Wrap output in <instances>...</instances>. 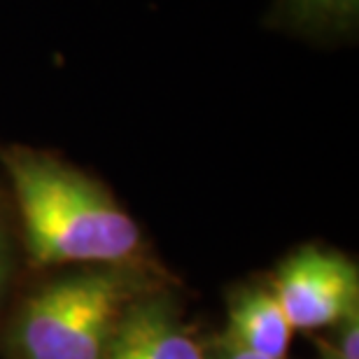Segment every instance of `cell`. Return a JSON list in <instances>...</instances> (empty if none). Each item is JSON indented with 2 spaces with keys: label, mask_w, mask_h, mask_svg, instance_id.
<instances>
[{
  "label": "cell",
  "mask_w": 359,
  "mask_h": 359,
  "mask_svg": "<svg viewBox=\"0 0 359 359\" xmlns=\"http://www.w3.org/2000/svg\"><path fill=\"white\" fill-rule=\"evenodd\" d=\"M38 264L126 266L140 252V226L103 184L42 149H0Z\"/></svg>",
  "instance_id": "cell-1"
},
{
  "label": "cell",
  "mask_w": 359,
  "mask_h": 359,
  "mask_svg": "<svg viewBox=\"0 0 359 359\" xmlns=\"http://www.w3.org/2000/svg\"><path fill=\"white\" fill-rule=\"evenodd\" d=\"M142 294L126 266H96L49 280L10 327L17 359H105L121 313Z\"/></svg>",
  "instance_id": "cell-2"
},
{
  "label": "cell",
  "mask_w": 359,
  "mask_h": 359,
  "mask_svg": "<svg viewBox=\"0 0 359 359\" xmlns=\"http://www.w3.org/2000/svg\"><path fill=\"white\" fill-rule=\"evenodd\" d=\"M271 290L292 329L334 327L359 308V271L336 250L304 245L280 264Z\"/></svg>",
  "instance_id": "cell-3"
},
{
  "label": "cell",
  "mask_w": 359,
  "mask_h": 359,
  "mask_svg": "<svg viewBox=\"0 0 359 359\" xmlns=\"http://www.w3.org/2000/svg\"><path fill=\"white\" fill-rule=\"evenodd\" d=\"M105 359H205L173 299L140 294L121 313Z\"/></svg>",
  "instance_id": "cell-4"
},
{
  "label": "cell",
  "mask_w": 359,
  "mask_h": 359,
  "mask_svg": "<svg viewBox=\"0 0 359 359\" xmlns=\"http://www.w3.org/2000/svg\"><path fill=\"white\" fill-rule=\"evenodd\" d=\"M224 336L236 346L264 359H285L292 327L271 287L252 285L233 294Z\"/></svg>",
  "instance_id": "cell-5"
},
{
  "label": "cell",
  "mask_w": 359,
  "mask_h": 359,
  "mask_svg": "<svg viewBox=\"0 0 359 359\" xmlns=\"http://www.w3.org/2000/svg\"><path fill=\"white\" fill-rule=\"evenodd\" d=\"M294 14L306 21H346L353 19L359 0H290Z\"/></svg>",
  "instance_id": "cell-6"
},
{
  "label": "cell",
  "mask_w": 359,
  "mask_h": 359,
  "mask_svg": "<svg viewBox=\"0 0 359 359\" xmlns=\"http://www.w3.org/2000/svg\"><path fill=\"white\" fill-rule=\"evenodd\" d=\"M336 334L329 348L339 359H359V308L336 322Z\"/></svg>",
  "instance_id": "cell-7"
},
{
  "label": "cell",
  "mask_w": 359,
  "mask_h": 359,
  "mask_svg": "<svg viewBox=\"0 0 359 359\" xmlns=\"http://www.w3.org/2000/svg\"><path fill=\"white\" fill-rule=\"evenodd\" d=\"M205 359H264V357L238 348L233 341H229L226 336L222 334L219 339H215L210 343V346H205Z\"/></svg>",
  "instance_id": "cell-8"
},
{
  "label": "cell",
  "mask_w": 359,
  "mask_h": 359,
  "mask_svg": "<svg viewBox=\"0 0 359 359\" xmlns=\"http://www.w3.org/2000/svg\"><path fill=\"white\" fill-rule=\"evenodd\" d=\"M10 273H12V245L7 238L5 226L0 224V301L5 297L7 283H10Z\"/></svg>",
  "instance_id": "cell-9"
},
{
  "label": "cell",
  "mask_w": 359,
  "mask_h": 359,
  "mask_svg": "<svg viewBox=\"0 0 359 359\" xmlns=\"http://www.w3.org/2000/svg\"><path fill=\"white\" fill-rule=\"evenodd\" d=\"M318 350H320V359H339L334 355V350L329 348V343H325V341L318 343Z\"/></svg>",
  "instance_id": "cell-10"
}]
</instances>
